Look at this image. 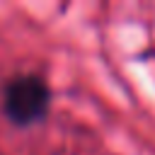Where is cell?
Segmentation results:
<instances>
[{
	"label": "cell",
	"mask_w": 155,
	"mask_h": 155,
	"mask_svg": "<svg viewBox=\"0 0 155 155\" xmlns=\"http://www.w3.org/2000/svg\"><path fill=\"white\" fill-rule=\"evenodd\" d=\"M51 94L41 78L36 75H17L5 85L2 92V111L17 126H31L46 116Z\"/></svg>",
	"instance_id": "obj_1"
}]
</instances>
